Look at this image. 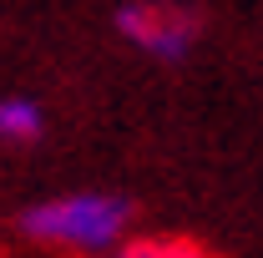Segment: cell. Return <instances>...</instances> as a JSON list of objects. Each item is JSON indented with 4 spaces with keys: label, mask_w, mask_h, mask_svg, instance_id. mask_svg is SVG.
Returning <instances> with one entry per match:
<instances>
[{
    "label": "cell",
    "mask_w": 263,
    "mask_h": 258,
    "mask_svg": "<svg viewBox=\"0 0 263 258\" xmlns=\"http://www.w3.org/2000/svg\"><path fill=\"white\" fill-rule=\"evenodd\" d=\"M21 233L46 253L66 258H106L132 233V202L101 188H76V193L41 197L21 213Z\"/></svg>",
    "instance_id": "1"
},
{
    "label": "cell",
    "mask_w": 263,
    "mask_h": 258,
    "mask_svg": "<svg viewBox=\"0 0 263 258\" xmlns=\"http://www.w3.org/2000/svg\"><path fill=\"white\" fill-rule=\"evenodd\" d=\"M117 35L152 61H187L202 41V15L182 0H127L117 5Z\"/></svg>",
    "instance_id": "2"
},
{
    "label": "cell",
    "mask_w": 263,
    "mask_h": 258,
    "mask_svg": "<svg viewBox=\"0 0 263 258\" xmlns=\"http://www.w3.org/2000/svg\"><path fill=\"white\" fill-rule=\"evenodd\" d=\"M46 132V112L35 97H0V142H15V147H31Z\"/></svg>",
    "instance_id": "3"
},
{
    "label": "cell",
    "mask_w": 263,
    "mask_h": 258,
    "mask_svg": "<svg viewBox=\"0 0 263 258\" xmlns=\"http://www.w3.org/2000/svg\"><path fill=\"white\" fill-rule=\"evenodd\" d=\"M106 258H208L197 243H187V238H167V233H157V238H122L117 248Z\"/></svg>",
    "instance_id": "4"
}]
</instances>
